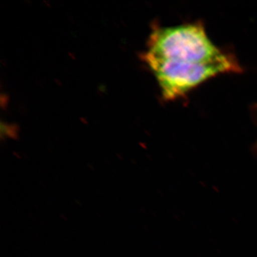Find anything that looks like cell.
Instances as JSON below:
<instances>
[{"instance_id": "obj_1", "label": "cell", "mask_w": 257, "mask_h": 257, "mask_svg": "<svg viewBox=\"0 0 257 257\" xmlns=\"http://www.w3.org/2000/svg\"><path fill=\"white\" fill-rule=\"evenodd\" d=\"M226 55L211 41L202 24L188 23L154 29L143 60L209 62Z\"/></svg>"}, {"instance_id": "obj_2", "label": "cell", "mask_w": 257, "mask_h": 257, "mask_svg": "<svg viewBox=\"0 0 257 257\" xmlns=\"http://www.w3.org/2000/svg\"><path fill=\"white\" fill-rule=\"evenodd\" d=\"M145 62L155 74L164 98L170 100L183 96L217 74L241 70L237 62L229 55L221 60L209 62L163 60H147Z\"/></svg>"}, {"instance_id": "obj_3", "label": "cell", "mask_w": 257, "mask_h": 257, "mask_svg": "<svg viewBox=\"0 0 257 257\" xmlns=\"http://www.w3.org/2000/svg\"><path fill=\"white\" fill-rule=\"evenodd\" d=\"M256 150H257V146H256Z\"/></svg>"}]
</instances>
